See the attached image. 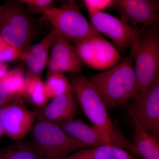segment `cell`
Segmentation results:
<instances>
[{
    "label": "cell",
    "mask_w": 159,
    "mask_h": 159,
    "mask_svg": "<svg viewBox=\"0 0 159 159\" xmlns=\"http://www.w3.org/2000/svg\"><path fill=\"white\" fill-rule=\"evenodd\" d=\"M36 27L29 11L18 2L0 5V36L24 52L35 37Z\"/></svg>",
    "instance_id": "6"
},
{
    "label": "cell",
    "mask_w": 159,
    "mask_h": 159,
    "mask_svg": "<svg viewBox=\"0 0 159 159\" xmlns=\"http://www.w3.org/2000/svg\"><path fill=\"white\" fill-rule=\"evenodd\" d=\"M70 82L74 97L84 113L98 129L109 145L125 149L138 157L136 150L109 116L107 108L94 87L85 76L77 73L71 76Z\"/></svg>",
    "instance_id": "1"
},
{
    "label": "cell",
    "mask_w": 159,
    "mask_h": 159,
    "mask_svg": "<svg viewBox=\"0 0 159 159\" xmlns=\"http://www.w3.org/2000/svg\"><path fill=\"white\" fill-rule=\"evenodd\" d=\"M57 33L52 29L41 41L30 45L23 52L21 59L25 62L26 75L42 77L49 59L51 45Z\"/></svg>",
    "instance_id": "12"
},
{
    "label": "cell",
    "mask_w": 159,
    "mask_h": 159,
    "mask_svg": "<svg viewBox=\"0 0 159 159\" xmlns=\"http://www.w3.org/2000/svg\"><path fill=\"white\" fill-rule=\"evenodd\" d=\"M134 133L132 144L138 157L142 159H159V139L143 128L134 118Z\"/></svg>",
    "instance_id": "16"
},
{
    "label": "cell",
    "mask_w": 159,
    "mask_h": 159,
    "mask_svg": "<svg viewBox=\"0 0 159 159\" xmlns=\"http://www.w3.org/2000/svg\"><path fill=\"white\" fill-rule=\"evenodd\" d=\"M22 97L38 107H43L47 104L49 99L46 96L42 77L25 75Z\"/></svg>",
    "instance_id": "20"
},
{
    "label": "cell",
    "mask_w": 159,
    "mask_h": 159,
    "mask_svg": "<svg viewBox=\"0 0 159 159\" xmlns=\"http://www.w3.org/2000/svg\"><path fill=\"white\" fill-rule=\"evenodd\" d=\"M9 71V68L6 63L0 61V79L4 77Z\"/></svg>",
    "instance_id": "27"
},
{
    "label": "cell",
    "mask_w": 159,
    "mask_h": 159,
    "mask_svg": "<svg viewBox=\"0 0 159 159\" xmlns=\"http://www.w3.org/2000/svg\"><path fill=\"white\" fill-rule=\"evenodd\" d=\"M130 48L137 82L133 99H139L159 77L158 27H143L139 30Z\"/></svg>",
    "instance_id": "3"
},
{
    "label": "cell",
    "mask_w": 159,
    "mask_h": 159,
    "mask_svg": "<svg viewBox=\"0 0 159 159\" xmlns=\"http://www.w3.org/2000/svg\"><path fill=\"white\" fill-rule=\"evenodd\" d=\"M61 159H134L125 149L110 145L84 148Z\"/></svg>",
    "instance_id": "17"
},
{
    "label": "cell",
    "mask_w": 159,
    "mask_h": 159,
    "mask_svg": "<svg viewBox=\"0 0 159 159\" xmlns=\"http://www.w3.org/2000/svg\"><path fill=\"white\" fill-rule=\"evenodd\" d=\"M26 74L20 65L8 71L0 79V106L17 97H22Z\"/></svg>",
    "instance_id": "15"
},
{
    "label": "cell",
    "mask_w": 159,
    "mask_h": 159,
    "mask_svg": "<svg viewBox=\"0 0 159 159\" xmlns=\"http://www.w3.org/2000/svg\"><path fill=\"white\" fill-rule=\"evenodd\" d=\"M56 124L71 136L81 142L87 148L109 145L95 126L80 120L74 119Z\"/></svg>",
    "instance_id": "14"
},
{
    "label": "cell",
    "mask_w": 159,
    "mask_h": 159,
    "mask_svg": "<svg viewBox=\"0 0 159 159\" xmlns=\"http://www.w3.org/2000/svg\"><path fill=\"white\" fill-rule=\"evenodd\" d=\"M30 133L31 142L44 159H61L87 148L56 123L39 115Z\"/></svg>",
    "instance_id": "5"
},
{
    "label": "cell",
    "mask_w": 159,
    "mask_h": 159,
    "mask_svg": "<svg viewBox=\"0 0 159 159\" xmlns=\"http://www.w3.org/2000/svg\"><path fill=\"white\" fill-rule=\"evenodd\" d=\"M5 104L0 106V140L2 139L4 134V111Z\"/></svg>",
    "instance_id": "26"
},
{
    "label": "cell",
    "mask_w": 159,
    "mask_h": 159,
    "mask_svg": "<svg viewBox=\"0 0 159 159\" xmlns=\"http://www.w3.org/2000/svg\"><path fill=\"white\" fill-rule=\"evenodd\" d=\"M41 19L50 23L57 35L74 44L92 38L102 36L84 16L74 1H66L60 7L47 10Z\"/></svg>",
    "instance_id": "4"
},
{
    "label": "cell",
    "mask_w": 159,
    "mask_h": 159,
    "mask_svg": "<svg viewBox=\"0 0 159 159\" xmlns=\"http://www.w3.org/2000/svg\"><path fill=\"white\" fill-rule=\"evenodd\" d=\"M85 6L90 23L96 31L110 39L120 51H124L130 48L139 29L121 19L98 11L87 4Z\"/></svg>",
    "instance_id": "7"
},
{
    "label": "cell",
    "mask_w": 159,
    "mask_h": 159,
    "mask_svg": "<svg viewBox=\"0 0 159 159\" xmlns=\"http://www.w3.org/2000/svg\"><path fill=\"white\" fill-rule=\"evenodd\" d=\"M42 108L38 115L49 122L59 124L74 119L77 109L72 88Z\"/></svg>",
    "instance_id": "13"
},
{
    "label": "cell",
    "mask_w": 159,
    "mask_h": 159,
    "mask_svg": "<svg viewBox=\"0 0 159 159\" xmlns=\"http://www.w3.org/2000/svg\"><path fill=\"white\" fill-rule=\"evenodd\" d=\"M23 52L14 48L0 36V61L11 62L21 58Z\"/></svg>",
    "instance_id": "22"
},
{
    "label": "cell",
    "mask_w": 159,
    "mask_h": 159,
    "mask_svg": "<svg viewBox=\"0 0 159 159\" xmlns=\"http://www.w3.org/2000/svg\"><path fill=\"white\" fill-rule=\"evenodd\" d=\"M50 53L49 57L57 62L75 65L81 67L83 66L73 46L57 34L53 40Z\"/></svg>",
    "instance_id": "18"
},
{
    "label": "cell",
    "mask_w": 159,
    "mask_h": 159,
    "mask_svg": "<svg viewBox=\"0 0 159 159\" xmlns=\"http://www.w3.org/2000/svg\"><path fill=\"white\" fill-rule=\"evenodd\" d=\"M44 84L45 92L48 99H53L65 93L71 88L70 83L64 74L48 75Z\"/></svg>",
    "instance_id": "21"
},
{
    "label": "cell",
    "mask_w": 159,
    "mask_h": 159,
    "mask_svg": "<svg viewBox=\"0 0 159 159\" xmlns=\"http://www.w3.org/2000/svg\"><path fill=\"white\" fill-rule=\"evenodd\" d=\"M83 2L96 10L102 11L113 6L114 0H85Z\"/></svg>",
    "instance_id": "25"
},
{
    "label": "cell",
    "mask_w": 159,
    "mask_h": 159,
    "mask_svg": "<svg viewBox=\"0 0 159 159\" xmlns=\"http://www.w3.org/2000/svg\"><path fill=\"white\" fill-rule=\"evenodd\" d=\"M113 7L121 19L133 27H159V1L157 0H116Z\"/></svg>",
    "instance_id": "10"
},
{
    "label": "cell",
    "mask_w": 159,
    "mask_h": 159,
    "mask_svg": "<svg viewBox=\"0 0 159 159\" xmlns=\"http://www.w3.org/2000/svg\"><path fill=\"white\" fill-rule=\"evenodd\" d=\"M74 51L80 61L98 70H105L122 59L113 45L104 38L96 37L75 44Z\"/></svg>",
    "instance_id": "8"
},
{
    "label": "cell",
    "mask_w": 159,
    "mask_h": 159,
    "mask_svg": "<svg viewBox=\"0 0 159 159\" xmlns=\"http://www.w3.org/2000/svg\"><path fill=\"white\" fill-rule=\"evenodd\" d=\"M18 2L27 6L28 11L33 13L43 14L44 11L54 7L52 0H21Z\"/></svg>",
    "instance_id": "24"
},
{
    "label": "cell",
    "mask_w": 159,
    "mask_h": 159,
    "mask_svg": "<svg viewBox=\"0 0 159 159\" xmlns=\"http://www.w3.org/2000/svg\"><path fill=\"white\" fill-rule=\"evenodd\" d=\"M20 97L5 104L4 111V134L16 142L30 133L38 115L37 111L28 109L18 101Z\"/></svg>",
    "instance_id": "11"
},
{
    "label": "cell",
    "mask_w": 159,
    "mask_h": 159,
    "mask_svg": "<svg viewBox=\"0 0 159 159\" xmlns=\"http://www.w3.org/2000/svg\"><path fill=\"white\" fill-rule=\"evenodd\" d=\"M133 63L129 54L120 63L86 77L107 109L124 105L135 97L137 82Z\"/></svg>",
    "instance_id": "2"
},
{
    "label": "cell",
    "mask_w": 159,
    "mask_h": 159,
    "mask_svg": "<svg viewBox=\"0 0 159 159\" xmlns=\"http://www.w3.org/2000/svg\"><path fill=\"white\" fill-rule=\"evenodd\" d=\"M48 75L53 74H64L66 73L77 74L81 70V67L70 64L63 63L55 61L49 57L47 63Z\"/></svg>",
    "instance_id": "23"
},
{
    "label": "cell",
    "mask_w": 159,
    "mask_h": 159,
    "mask_svg": "<svg viewBox=\"0 0 159 159\" xmlns=\"http://www.w3.org/2000/svg\"><path fill=\"white\" fill-rule=\"evenodd\" d=\"M132 101L130 105H127L131 116L145 130L159 139V77L143 97Z\"/></svg>",
    "instance_id": "9"
},
{
    "label": "cell",
    "mask_w": 159,
    "mask_h": 159,
    "mask_svg": "<svg viewBox=\"0 0 159 159\" xmlns=\"http://www.w3.org/2000/svg\"><path fill=\"white\" fill-rule=\"evenodd\" d=\"M0 159H44L32 142L21 140L0 148Z\"/></svg>",
    "instance_id": "19"
}]
</instances>
